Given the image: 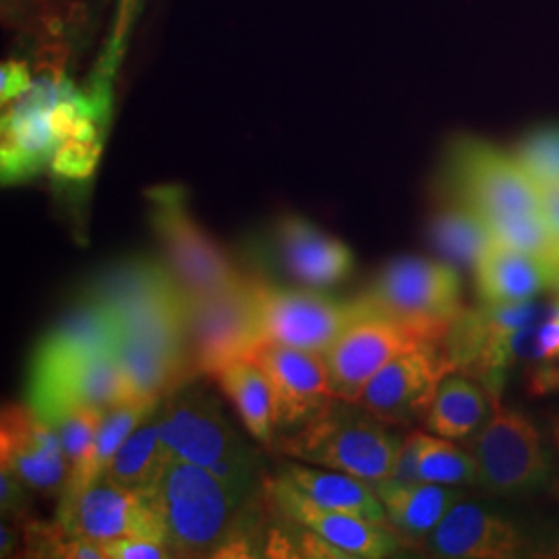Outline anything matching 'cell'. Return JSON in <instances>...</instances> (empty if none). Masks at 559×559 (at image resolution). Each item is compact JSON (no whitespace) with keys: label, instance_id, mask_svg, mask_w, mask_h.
I'll return each mask as SVG.
<instances>
[{"label":"cell","instance_id":"obj_10","mask_svg":"<svg viewBox=\"0 0 559 559\" xmlns=\"http://www.w3.org/2000/svg\"><path fill=\"white\" fill-rule=\"evenodd\" d=\"M187 340L198 376H212L230 360L249 359L263 342L253 276H242L214 295H187Z\"/></svg>","mask_w":559,"mask_h":559},{"label":"cell","instance_id":"obj_37","mask_svg":"<svg viewBox=\"0 0 559 559\" xmlns=\"http://www.w3.org/2000/svg\"><path fill=\"white\" fill-rule=\"evenodd\" d=\"M540 200H543V214L559 239V187L540 189Z\"/></svg>","mask_w":559,"mask_h":559},{"label":"cell","instance_id":"obj_27","mask_svg":"<svg viewBox=\"0 0 559 559\" xmlns=\"http://www.w3.org/2000/svg\"><path fill=\"white\" fill-rule=\"evenodd\" d=\"M429 239L456 270H477L480 258L493 242L487 222L471 207L452 201L429 222Z\"/></svg>","mask_w":559,"mask_h":559},{"label":"cell","instance_id":"obj_19","mask_svg":"<svg viewBox=\"0 0 559 559\" xmlns=\"http://www.w3.org/2000/svg\"><path fill=\"white\" fill-rule=\"evenodd\" d=\"M522 539L512 522L479 503L459 501L423 543L433 558L506 559L519 556Z\"/></svg>","mask_w":559,"mask_h":559},{"label":"cell","instance_id":"obj_29","mask_svg":"<svg viewBox=\"0 0 559 559\" xmlns=\"http://www.w3.org/2000/svg\"><path fill=\"white\" fill-rule=\"evenodd\" d=\"M417 445V473L425 483L438 485H477L479 468L477 460L445 438H436L423 431H413Z\"/></svg>","mask_w":559,"mask_h":559},{"label":"cell","instance_id":"obj_20","mask_svg":"<svg viewBox=\"0 0 559 559\" xmlns=\"http://www.w3.org/2000/svg\"><path fill=\"white\" fill-rule=\"evenodd\" d=\"M274 249L284 272L305 288H330L348 278L355 267L353 251L313 222L288 216L274 228Z\"/></svg>","mask_w":559,"mask_h":559},{"label":"cell","instance_id":"obj_5","mask_svg":"<svg viewBox=\"0 0 559 559\" xmlns=\"http://www.w3.org/2000/svg\"><path fill=\"white\" fill-rule=\"evenodd\" d=\"M158 429L173 454L210 471L242 500L249 496L260 460L214 396L187 383L158 408Z\"/></svg>","mask_w":559,"mask_h":559},{"label":"cell","instance_id":"obj_12","mask_svg":"<svg viewBox=\"0 0 559 559\" xmlns=\"http://www.w3.org/2000/svg\"><path fill=\"white\" fill-rule=\"evenodd\" d=\"M135 394L120 369L115 348L46 369H29L27 404L46 423L73 408L108 413Z\"/></svg>","mask_w":559,"mask_h":559},{"label":"cell","instance_id":"obj_2","mask_svg":"<svg viewBox=\"0 0 559 559\" xmlns=\"http://www.w3.org/2000/svg\"><path fill=\"white\" fill-rule=\"evenodd\" d=\"M141 496L160 516L175 558H214L245 501L216 475L177 454Z\"/></svg>","mask_w":559,"mask_h":559},{"label":"cell","instance_id":"obj_24","mask_svg":"<svg viewBox=\"0 0 559 559\" xmlns=\"http://www.w3.org/2000/svg\"><path fill=\"white\" fill-rule=\"evenodd\" d=\"M280 477L297 487L311 501L325 510L350 514L357 519L371 520L378 524H388V514L381 503L376 487L371 489L367 480L353 477L340 471H320L311 464L288 462L280 468ZM390 526V524H388Z\"/></svg>","mask_w":559,"mask_h":559},{"label":"cell","instance_id":"obj_15","mask_svg":"<svg viewBox=\"0 0 559 559\" xmlns=\"http://www.w3.org/2000/svg\"><path fill=\"white\" fill-rule=\"evenodd\" d=\"M420 346L394 321L380 316H367L346 328L325 353H321L328 383L336 399L357 404L365 385L383 365L402 353Z\"/></svg>","mask_w":559,"mask_h":559},{"label":"cell","instance_id":"obj_11","mask_svg":"<svg viewBox=\"0 0 559 559\" xmlns=\"http://www.w3.org/2000/svg\"><path fill=\"white\" fill-rule=\"evenodd\" d=\"M263 342L325 353L346 328L373 316L357 297L350 302L323 297L313 288H280L253 276Z\"/></svg>","mask_w":559,"mask_h":559},{"label":"cell","instance_id":"obj_33","mask_svg":"<svg viewBox=\"0 0 559 559\" xmlns=\"http://www.w3.org/2000/svg\"><path fill=\"white\" fill-rule=\"evenodd\" d=\"M100 143L87 141H64L60 143L52 168L64 179H85L94 173L98 158H100Z\"/></svg>","mask_w":559,"mask_h":559},{"label":"cell","instance_id":"obj_32","mask_svg":"<svg viewBox=\"0 0 559 559\" xmlns=\"http://www.w3.org/2000/svg\"><path fill=\"white\" fill-rule=\"evenodd\" d=\"M140 7L141 0H119L112 36H110L108 48L104 50L102 59L98 60V67L94 71L92 90L112 96V81H115V75H117V69H119L122 55H124L127 38H129V32L133 27V21H135L138 13H140Z\"/></svg>","mask_w":559,"mask_h":559},{"label":"cell","instance_id":"obj_9","mask_svg":"<svg viewBox=\"0 0 559 559\" xmlns=\"http://www.w3.org/2000/svg\"><path fill=\"white\" fill-rule=\"evenodd\" d=\"M487 394L491 415L473 441L479 468L477 485L498 496L539 491L551 477V459L537 427L519 411L501 406V394Z\"/></svg>","mask_w":559,"mask_h":559},{"label":"cell","instance_id":"obj_6","mask_svg":"<svg viewBox=\"0 0 559 559\" xmlns=\"http://www.w3.org/2000/svg\"><path fill=\"white\" fill-rule=\"evenodd\" d=\"M359 299L420 344H441L464 309L456 267L411 255L390 261Z\"/></svg>","mask_w":559,"mask_h":559},{"label":"cell","instance_id":"obj_3","mask_svg":"<svg viewBox=\"0 0 559 559\" xmlns=\"http://www.w3.org/2000/svg\"><path fill=\"white\" fill-rule=\"evenodd\" d=\"M390 427L359 404L334 400L295 436L284 438L280 450L288 459L378 485L392 477L406 440Z\"/></svg>","mask_w":559,"mask_h":559},{"label":"cell","instance_id":"obj_26","mask_svg":"<svg viewBox=\"0 0 559 559\" xmlns=\"http://www.w3.org/2000/svg\"><path fill=\"white\" fill-rule=\"evenodd\" d=\"M491 415V400L475 381L450 373L425 417L427 429L445 440H468L477 436Z\"/></svg>","mask_w":559,"mask_h":559},{"label":"cell","instance_id":"obj_30","mask_svg":"<svg viewBox=\"0 0 559 559\" xmlns=\"http://www.w3.org/2000/svg\"><path fill=\"white\" fill-rule=\"evenodd\" d=\"M491 239L510 249L551 261L559 253V239L545 214H510L485 218Z\"/></svg>","mask_w":559,"mask_h":559},{"label":"cell","instance_id":"obj_38","mask_svg":"<svg viewBox=\"0 0 559 559\" xmlns=\"http://www.w3.org/2000/svg\"><path fill=\"white\" fill-rule=\"evenodd\" d=\"M2 558H7V556H11L13 554V549H15V535H13V531L7 526V522H2Z\"/></svg>","mask_w":559,"mask_h":559},{"label":"cell","instance_id":"obj_31","mask_svg":"<svg viewBox=\"0 0 559 559\" xmlns=\"http://www.w3.org/2000/svg\"><path fill=\"white\" fill-rule=\"evenodd\" d=\"M514 158L539 191L559 187V124L540 127L522 138Z\"/></svg>","mask_w":559,"mask_h":559},{"label":"cell","instance_id":"obj_23","mask_svg":"<svg viewBox=\"0 0 559 559\" xmlns=\"http://www.w3.org/2000/svg\"><path fill=\"white\" fill-rule=\"evenodd\" d=\"M549 263L535 255L491 242L475 270L480 302L503 305L535 299L549 288Z\"/></svg>","mask_w":559,"mask_h":559},{"label":"cell","instance_id":"obj_34","mask_svg":"<svg viewBox=\"0 0 559 559\" xmlns=\"http://www.w3.org/2000/svg\"><path fill=\"white\" fill-rule=\"evenodd\" d=\"M102 554L106 559H166L175 554L156 540L138 539V537H119V539L100 540Z\"/></svg>","mask_w":559,"mask_h":559},{"label":"cell","instance_id":"obj_36","mask_svg":"<svg viewBox=\"0 0 559 559\" xmlns=\"http://www.w3.org/2000/svg\"><path fill=\"white\" fill-rule=\"evenodd\" d=\"M25 485L21 480L15 479L13 475L0 471V506H2V514L11 516L17 522L29 519L25 516L27 512V496H25Z\"/></svg>","mask_w":559,"mask_h":559},{"label":"cell","instance_id":"obj_13","mask_svg":"<svg viewBox=\"0 0 559 559\" xmlns=\"http://www.w3.org/2000/svg\"><path fill=\"white\" fill-rule=\"evenodd\" d=\"M450 373L454 367L443 344H420L383 365L357 404L392 427H408L425 420L441 381Z\"/></svg>","mask_w":559,"mask_h":559},{"label":"cell","instance_id":"obj_4","mask_svg":"<svg viewBox=\"0 0 559 559\" xmlns=\"http://www.w3.org/2000/svg\"><path fill=\"white\" fill-rule=\"evenodd\" d=\"M83 299L108 309L119 334L189 350L187 293L162 261L138 258L112 265L92 280Z\"/></svg>","mask_w":559,"mask_h":559},{"label":"cell","instance_id":"obj_8","mask_svg":"<svg viewBox=\"0 0 559 559\" xmlns=\"http://www.w3.org/2000/svg\"><path fill=\"white\" fill-rule=\"evenodd\" d=\"M147 200L166 265L189 297L221 293L242 278L221 247L193 221L180 187H154L147 191Z\"/></svg>","mask_w":559,"mask_h":559},{"label":"cell","instance_id":"obj_22","mask_svg":"<svg viewBox=\"0 0 559 559\" xmlns=\"http://www.w3.org/2000/svg\"><path fill=\"white\" fill-rule=\"evenodd\" d=\"M119 340V323L108 309L94 300L83 299L80 307L60 321L40 340L32 369L57 367L62 362L83 359L102 350H110Z\"/></svg>","mask_w":559,"mask_h":559},{"label":"cell","instance_id":"obj_21","mask_svg":"<svg viewBox=\"0 0 559 559\" xmlns=\"http://www.w3.org/2000/svg\"><path fill=\"white\" fill-rule=\"evenodd\" d=\"M388 514V524L406 547L420 549L448 510L464 493L450 485L438 483H399L385 479L373 485Z\"/></svg>","mask_w":559,"mask_h":559},{"label":"cell","instance_id":"obj_1","mask_svg":"<svg viewBox=\"0 0 559 559\" xmlns=\"http://www.w3.org/2000/svg\"><path fill=\"white\" fill-rule=\"evenodd\" d=\"M87 117V96L60 71L32 81L2 115V182H23L52 166L60 143L73 138Z\"/></svg>","mask_w":559,"mask_h":559},{"label":"cell","instance_id":"obj_16","mask_svg":"<svg viewBox=\"0 0 559 559\" xmlns=\"http://www.w3.org/2000/svg\"><path fill=\"white\" fill-rule=\"evenodd\" d=\"M0 471L46 496H60L67 483L69 466L59 433L29 404L2 408Z\"/></svg>","mask_w":559,"mask_h":559},{"label":"cell","instance_id":"obj_35","mask_svg":"<svg viewBox=\"0 0 559 559\" xmlns=\"http://www.w3.org/2000/svg\"><path fill=\"white\" fill-rule=\"evenodd\" d=\"M32 75L27 64L21 60H9L0 69V100L2 104L17 100L32 85Z\"/></svg>","mask_w":559,"mask_h":559},{"label":"cell","instance_id":"obj_40","mask_svg":"<svg viewBox=\"0 0 559 559\" xmlns=\"http://www.w3.org/2000/svg\"><path fill=\"white\" fill-rule=\"evenodd\" d=\"M551 436H554V441H556L559 452V415L551 420Z\"/></svg>","mask_w":559,"mask_h":559},{"label":"cell","instance_id":"obj_17","mask_svg":"<svg viewBox=\"0 0 559 559\" xmlns=\"http://www.w3.org/2000/svg\"><path fill=\"white\" fill-rule=\"evenodd\" d=\"M59 522L71 533L96 543L138 537L168 547L160 516L147 500L104 477L75 500L59 503Z\"/></svg>","mask_w":559,"mask_h":559},{"label":"cell","instance_id":"obj_39","mask_svg":"<svg viewBox=\"0 0 559 559\" xmlns=\"http://www.w3.org/2000/svg\"><path fill=\"white\" fill-rule=\"evenodd\" d=\"M549 263V270H551V278H549V290H554V295L559 297V253Z\"/></svg>","mask_w":559,"mask_h":559},{"label":"cell","instance_id":"obj_28","mask_svg":"<svg viewBox=\"0 0 559 559\" xmlns=\"http://www.w3.org/2000/svg\"><path fill=\"white\" fill-rule=\"evenodd\" d=\"M170 454V448L160 438L158 413H154L120 445L104 473V479L141 496L154 487Z\"/></svg>","mask_w":559,"mask_h":559},{"label":"cell","instance_id":"obj_18","mask_svg":"<svg viewBox=\"0 0 559 559\" xmlns=\"http://www.w3.org/2000/svg\"><path fill=\"white\" fill-rule=\"evenodd\" d=\"M267 501L280 516L293 520L318 533L321 539L334 545L344 558L380 559L396 554L404 545L388 524L357 519L334 510H325L309 500L288 480L278 477L265 483Z\"/></svg>","mask_w":559,"mask_h":559},{"label":"cell","instance_id":"obj_25","mask_svg":"<svg viewBox=\"0 0 559 559\" xmlns=\"http://www.w3.org/2000/svg\"><path fill=\"white\" fill-rule=\"evenodd\" d=\"M224 396L233 402L247 433L265 448L274 436L272 390L255 360L237 359L222 365L212 376Z\"/></svg>","mask_w":559,"mask_h":559},{"label":"cell","instance_id":"obj_14","mask_svg":"<svg viewBox=\"0 0 559 559\" xmlns=\"http://www.w3.org/2000/svg\"><path fill=\"white\" fill-rule=\"evenodd\" d=\"M249 359L255 360L270 383L276 427H300L338 400L330 390L320 353L261 342Z\"/></svg>","mask_w":559,"mask_h":559},{"label":"cell","instance_id":"obj_7","mask_svg":"<svg viewBox=\"0 0 559 559\" xmlns=\"http://www.w3.org/2000/svg\"><path fill=\"white\" fill-rule=\"evenodd\" d=\"M448 182L454 201L483 218L543 214L539 187L514 154L489 141L459 138L448 154Z\"/></svg>","mask_w":559,"mask_h":559}]
</instances>
